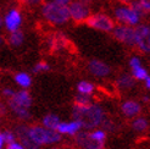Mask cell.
<instances>
[{"label": "cell", "instance_id": "cell-15", "mask_svg": "<svg viewBox=\"0 0 150 149\" xmlns=\"http://www.w3.org/2000/svg\"><path fill=\"white\" fill-rule=\"evenodd\" d=\"M81 127H82V125L79 121H73L71 123H59L56 131H59L60 133H70V135H73Z\"/></svg>", "mask_w": 150, "mask_h": 149}, {"label": "cell", "instance_id": "cell-5", "mask_svg": "<svg viewBox=\"0 0 150 149\" xmlns=\"http://www.w3.org/2000/svg\"><path fill=\"white\" fill-rule=\"evenodd\" d=\"M84 23L101 32H112L115 27V20L105 12H95L89 15Z\"/></svg>", "mask_w": 150, "mask_h": 149}, {"label": "cell", "instance_id": "cell-14", "mask_svg": "<svg viewBox=\"0 0 150 149\" xmlns=\"http://www.w3.org/2000/svg\"><path fill=\"white\" fill-rule=\"evenodd\" d=\"M29 133H31L32 138L35 140L37 143L43 144V143H47V130L45 128H42V127H32L29 128Z\"/></svg>", "mask_w": 150, "mask_h": 149}, {"label": "cell", "instance_id": "cell-27", "mask_svg": "<svg viewBox=\"0 0 150 149\" xmlns=\"http://www.w3.org/2000/svg\"><path fill=\"white\" fill-rule=\"evenodd\" d=\"M17 3L23 5V6H28V7H34L42 5L44 3V0H17Z\"/></svg>", "mask_w": 150, "mask_h": 149}, {"label": "cell", "instance_id": "cell-8", "mask_svg": "<svg viewBox=\"0 0 150 149\" xmlns=\"http://www.w3.org/2000/svg\"><path fill=\"white\" fill-rule=\"evenodd\" d=\"M134 31H136V45L143 53H150V26L138 25Z\"/></svg>", "mask_w": 150, "mask_h": 149}, {"label": "cell", "instance_id": "cell-32", "mask_svg": "<svg viewBox=\"0 0 150 149\" xmlns=\"http://www.w3.org/2000/svg\"><path fill=\"white\" fill-rule=\"evenodd\" d=\"M6 149H25V147H22V145L15 143V142H11V143H9V145H7Z\"/></svg>", "mask_w": 150, "mask_h": 149}, {"label": "cell", "instance_id": "cell-6", "mask_svg": "<svg viewBox=\"0 0 150 149\" xmlns=\"http://www.w3.org/2000/svg\"><path fill=\"white\" fill-rule=\"evenodd\" d=\"M67 9H69V13H70V18L76 22V23H83L86 22V20L88 18V16L91 15V6L83 4L79 0H72V1L67 5Z\"/></svg>", "mask_w": 150, "mask_h": 149}, {"label": "cell", "instance_id": "cell-2", "mask_svg": "<svg viewBox=\"0 0 150 149\" xmlns=\"http://www.w3.org/2000/svg\"><path fill=\"white\" fill-rule=\"evenodd\" d=\"M42 16L48 23L54 26L65 25L70 20L67 5L57 4L55 1H47L42 4Z\"/></svg>", "mask_w": 150, "mask_h": 149}, {"label": "cell", "instance_id": "cell-37", "mask_svg": "<svg viewBox=\"0 0 150 149\" xmlns=\"http://www.w3.org/2000/svg\"><path fill=\"white\" fill-rule=\"evenodd\" d=\"M3 144H4V138H3V135H0V149L3 148Z\"/></svg>", "mask_w": 150, "mask_h": 149}, {"label": "cell", "instance_id": "cell-39", "mask_svg": "<svg viewBox=\"0 0 150 149\" xmlns=\"http://www.w3.org/2000/svg\"><path fill=\"white\" fill-rule=\"evenodd\" d=\"M145 81H146V87H148V88H150V77H146V78H145Z\"/></svg>", "mask_w": 150, "mask_h": 149}, {"label": "cell", "instance_id": "cell-34", "mask_svg": "<svg viewBox=\"0 0 150 149\" xmlns=\"http://www.w3.org/2000/svg\"><path fill=\"white\" fill-rule=\"evenodd\" d=\"M120 4H123V5H132L136 0H118Z\"/></svg>", "mask_w": 150, "mask_h": 149}, {"label": "cell", "instance_id": "cell-9", "mask_svg": "<svg viewBox=\"0 0 150 149\" xmlns=\"http://www.w3.org/2000/svg\"><path fill=\"white\" fill-rule=\"evenodd\" d=\"M3 20H4V26L9 32L17 31L22 25V13L18 9L12 7V9L7 11V13L5 15V17Z\"/></svg>", "mask_w": 150, "mask_h": 149}, {"label": "cell", "instance_id": "cell-22", "mask_svg": "<svg viewBox=\"0 0 150 149\" xmlns=\"http://www.w3.org/2000/svg\"><path fill=\"white\" fill-rule=\"evenodd\" d=\"M133 4L138 6L144 15L150 13V0H136Z\"/></svg>", "mask_w": 150, "mask_h": 149}, {"label": "cell", "instance_id": "cell-20", "mask_svg": "<svg viewBox=\"0 0 150 149\" xmlns=\"http://www.w3.org/2000/svg\"><path fill=\"white\" fill-rule=\"evenodd\" d=\"M117 82H118L120 87H123V88H129V87L134 86V79L131 76H128V74H122Z\"/></svg>", "mask_w": 150, "mask_h": 149}, {"label": "cell", "instance_id": "cell-21", "mask_svg": "<svg viewBox=\"0 0 150 149\" xmlns=\"http://www.w3.org/2000/svg\"><path fill=\"white\" fill-rule=\"evenodd\" d=\"M93 89H94V86L92 83H89V82H87V81L81 82V83L78 84V91L82 94H91L93 92Z\"/></svg>", "mask_w": 150, "mask_h": 149}, {"label": "cell", "instance_id": "cell-31", "mask_svg": "<svg viewBox=\"0 0 150 149\" xmlns=\"http://www.w3.org/2000/svg\"><path fill=\"white\" fill-rule=\"evenodd\" d=\"M3 138H4V142H7V143L13 142V139H15L13 135L11 132H9V131H6V132L3 133Z\"/></svg>", "mask_w": 150, "mask_h": 149}, {"label": "cell", "instance_id": "cell-35", "mask_svg": "<svg viewBox=\"0 0 150 149\" xmlns=\"http://www.w3.org/2000/svg\"><path fill=\"white\" fill-rule=\"evenodd\" d=\"M13 93H15V92H12L11 89H4V94H5V95H7V96H12V95H13Z\"/></svg>", "mask_w": 150, "mask_h": 149}, {"label": "cell", "instance_id": "cell-23", "mask_svg": "<svg viewBox=\"0 0 150 149\" xmlns=\"http://www.w3.org/2000/svg\"><path fill=\"white\" fill-rule=\"evenodd\" d=\"M60 140V133L56 130H47V143H55Z\"/></svg>", "mask_w": 150, "mask_h": 149}, {"label": "cell", "instance_id": "cell-16", "mask_svg": "<svg viewBox=\"0 0 150 149\" xmlns=\"http://www.w3.org/2000/svg\"><path fill=\"white\" fill-rule=\"evenodd\" d=\"M122 111L126 116L132 117L140 111V105L136 101H127L122 105Z\"/></svg>", "mask_w": 150, "mask_h": 149}, {"label": "cell", "instance_id": "cell-29", "mask_svg": "<svg viewBox=\"0 0 150 149\" xmlns=\"http://www.w3.org/2000/svg\"><path fill=\"white\" fill-rule=\"evenodd\" d=\"M91 136L95 139H100V140H104L105 137H106V135H105V132L104 131H95L93 133H91Z\"/></svg>", "mask_w": 150, "mask_h": 149}, {"label": "cell", "instance_id": "cell-33", "mask_svg": "<svg viewBox=\"0 0 150 149\" xmlns=\"http://www.w3.org/2000/svg\"><path fill=\"white\" fill-rule=\"evenodd\" d=\"M50 1H55L57 4H62V5H69L72 0H50Z\"/></svg>", "mask_w": 150, "mask_h": 149}, {"label": "cell", "instance_id": "cell-38", "mask_svg": "<svg viewBox=\"0 0 150 149\" xmlns=\"http://www.w3.org/2000/svg\"><path fill=\"white\" fill-rule=\"evenodd\" d=\"M5 113V106L0 104V114H4Z\"/></svg>", "mask_w": 150, "mask_h": 149}, {"label": "cell", "instance_id": "cell-36", "mask_svg": "<svg viewBox=\"0 0 150 149\" xmlns=\"http://www.w3.org/2000/svg\"><path fill=\"white\" fill-rule=\"evenodd\" d=\"M79 1H82L83 4H87V5H89V6L93 4V0H79Z\"/></svg>", "mask_w": 150, "mask_h": 149}, {"label": "cell", "instance_id": "cell-19", "mask_svg": "<svg viewBox=\"0 0 150 149\" xmlns=\"http://www.w3.org/2000/svg\"><path fill=\"white\" fill-rule=\"evenodd\" d=\"M15 79H16V82L22 87H29L31 86V77H29L27 73H18V74H16Z\"/></svg>", "mask_w": 150, "mask_h": 149}, {"label": "cell", "instance_id": "cell-30", "mask_svg": "<svg viewBox=\"0 0 150 149\" xmlns=\"http://www.w3.org/2000/svg\"><path fill=\"white\" fill-rule=\"evenodd\" d=\"M129 66L132 69H136V67H139V66H142V61L139 57H132L129 60Z\"/></svg>", "mask_w": 150, "mask_h": 149}, {"label": "cell", "instance_id": "cell-18", "mask_svg": "<svg viewBox=\"0 0 150 149\" xmlns=\"http://www.w3.org/2000/svg\"><path fill=\"white\" fill-rule=\"evenodd\" d=\"M43 123L49 130H56L59 123H60V120H59V117L56 115H48V116L44 117Z\"/></svg>", "mask_w": 150, "mask_h": 149}, {"label": "cell", "instance_id": "cell-3", "mask_svg": "<svg viewBox=\"0 0 150 149\" xmlns=\"http://www.w3.org/2000/svg\"><path fill=\"white\" fill-rule=\"evenodd\" d=\"M144 13L138 6L134 4L132 5H123L120 4L114 9V17L116 21H118L122 25H128V26H137Z\"/></svg>", "mask_w": 150, "mask_h": 149}, {"label": "cell", "instance_id": "cell-1", "mask_svg": "<svg viewBox=\"0 0 150 149\" xmlns=\"http://www.w3.org/2000/svg\"><path fill=\"white\" fill-rule=\"evenodd\" d=\"M73 117L76 121L81 122L82 127L93 128L103 122L104 113L98 105H76L73 108Z\"/></svg>", "mask_w": 150, "mask_h": 149}, {"label": "cell", "instance_id": "cell-17", "mask_svg": "<svg viewBox=\"0 0 150 149\" xmlns=\"http://www.w3.org/2000/svg\"><path fill=\"white\" fill-rule=\"evenodd\" d=\"M25 40V34L22 31L17 29V31H13V32H10V35H9V43L11 44L12 47H20L22 43Z\"/></svg>", "mask_w": 150, "mask_h": 149}, {"label": "cell", "instance_id": "cell-10", "mask_svg": "<svg viewBox=\"0 0 150 149\" xmlns=\"http://www.w3.org/2000/svg\"><path fill=\"white\" fill-rule=\"evenodd\" d=\"M48 45L51 51H61L70 47V40L64 33L56 32L48 38Z\"/></svg>", "mask_w": 150, "mask_h": 149}, {"label": "cell", "instance_id": "cell-11", "mask_svg": "<svg viewBox=\"0 0 150 149\" xmlns=\"http://www.w3.org/2000/svg\"><path fill=\"white\" fill-rule=\"evenodd\" d=\"M76 138L78 144L84 149H103L104 148V140L95 139L87 132L78 133Z\"/></svg>", "mask_w": 150, "mask_h": 149}, {"label": "cell", "instance_id": "cell-40", "mask_svg": "<svg viewBox=\"0 0 150 149\" xmlns=\"http://www.w3.org/2000/svg\"><path fill=\"white\" fill-rule=\"evenodd\" d=\"M3 25H4V20H3V17H1V16H0V29H1Z\"/></svg>", "mask_w": 150, "mask_h": 149}, {"label": "cell", "instance_id": "cell-7", "mask_svg": "<svg viewBox=\"0 0 150 149\" xmlns=\"http://www.w3.org/2000/svg\"><path fill=\"white\" fill-rule=\"evenodd\" d=\"M112 34H114L115 39L118 42L125 43L127 45H136V31L132 26L128 25H118L115 26L112 29Z\"/></svg>", "mask_w": 150, "mask_h": 149}, {"label": "cell", "instance_id": "cell-13", "mask_svg": "<svg viewBox=\"0 0 150 149\" xmlns=\"http://www.w3.org/2000/svg\"><path fill=\"white\" fill-rule=\"evenodd\" d=\"M88 69L91 71L94 76H98V77H104V76H108L110 73V67L109 66L99 60H91L88 64Z\"/></svg>", "mask_w": 150, "mask_h": 149}, {"label": "cell", "instance_id": "cell-28", "mask_svg": "<svg viewBox=\"0 0 150 149\" xmlns=\"http://www.w3.org/2000/svg\"><path fill=\"white\" fill-rule=\"evenodd\" d=\"M48 70H50V66L47 62H44V61L38 62L33 67V72H35V73L37 72H40V71H48Z\"/></svg>", "mask_w": 150, "mask_h": 149}, {"label": "cell", "instance_id": "cell-25", "mask_svg": "<svg viewBox=\"0 0 150 149\" xmlns=\"http://www.w3.org/2000/svg\"><path fill=\"white\" fill-rule=\"evenodd\" d=\"M133 71V76L136 77L137 79H145L148 77V72L145 69H143L142 66H139V67H136V69H132Z\"/></svg>", "mask_w": 150, "mask_h": 149}, {"label": "cell", "instance_id": "cell-24", "mask_svg": "<svg viewBox=\"0 0 150 149\" xmlns=\"http://www.w3.org/2000/svg\"><path fill=\"white\" fill-rule=\"evenodd\" d=\"M76 101V105H81V106H84V105H89L91 104V98L88 96V94H79L76 96V99H74Z\"/></svg>", "mask_w": 150, "mask_h": 149}, {"label": "cell", "instance_id": "cell-12", "mask_svg": "<svg viewBox=\"0 0 150 149\" xmlns=\"http://www.w3.org/2000/svg\"><path fill=\"white\" fill-rule=\"evenodd\" d=\"M16 133H17V137L20 138V140L23 144V147L26 149H39L40 144L37 143L35 140L32 138L31 133H29V127L27 126H17L16 128Z\"/></svg>", "mask_w": 150, "mask_h": 149}, {"label": "cell", "instance_id": "cell-26", "mask_svg": "<svg viewBox=\"0 0 150 149\" xmlns=\"http://www.w3.org/2000/svg\"><path fill=\"white\" fill-rule=\"evenodd\" d=\"M148 127V122L145 118H137V120H134L133 122V128L136 131H143Z\"/></svg>", "mask_w": 150, "mask_h": 149}, {"label": "cell", "instance_id": "cell-41", "mask_svg": "<svg viewBox=\"0 0 150 149\" xmlns=\"http://www.w3.org/2000/svg\"><path fill=\"white\" fill-rule=\"evenodd\" d=\"M3 42H4V40H3V38H1V37H0V44H1Z\"/></svg>", "mask_w": 150, "mask_h": 149}, {"label": "cell", "instance_id": "cell-4", "mask_svg": "<svg viewBox=\"0 0 150 149\" xmlns=\"http://www.w3.org/2000/svg\"><path fill=\"white\" fill-rule=\"evenodd\" d=\"M9 105L20 117L27 118L29 117L28 108L32 105V98L28 94V92H25V91L13 93V95L11 96V99L9 101Z\"/></svg>", "mask_w": 150, "mask_h": 149}]
</instances>
